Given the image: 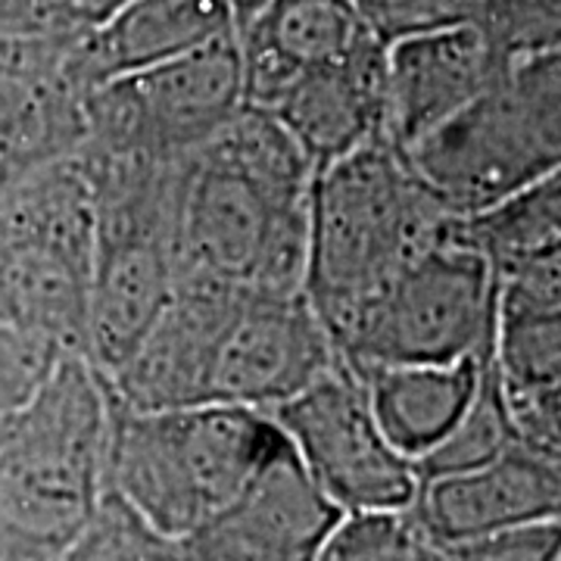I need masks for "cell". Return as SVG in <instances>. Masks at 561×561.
Returning a JSON list of instances; mask_svg holds the SVG:
<instances>
[{
  "label": "cell",
  "mask_w": 561,
  "mask_h": 561,
  "mask_svg": "<svg viewBox=\"0 0 561 561\" xmlns=\"http://www.w3.org/2000/svg\"><path fill=\"white\" fill-rule=\"evenodd\" d=\"M493 350L478 359L415 362V365H359L353 375L359 378L375 421L383 437L400 449L405 459H424L446 434L459 424L471 405L483 378L486 359Z\"/></svg>",
  "instance_id": "cell-18"
},
{
  "label": "cell",
  "mask_w": 561,
  "mask_h": 561,
  "mask_svg": "<svg viewBox=\"0 0 561 561\" xmlns=\"http://www.w3.org/2000/svg\"><path fill=\"white\" fill-rule=\"evenodd\" d=\"M378 41L356 0H262L238 25L243 103L268 106L294 79Z\"/></svg>",
  "instance_id": "cell-16"
},
{
  "label": "cell",
  "mask_w": 561,
  "mask_h": 561,
  "mask_svg": "<svg viewBox=\"0 0 561 561\" xmlns=\"http://www.w3.org/2000/svg\"><path fill=\"white\" fill-rule=\"evenodd\" d=\"M243 106L238 32L184 57L88 84L81 125L88 153L172 162L197 153Z\"/></svg>",
  "instance_id": "cell-8"
},
{
  "label": "cell",
  "mask_w": 561,
  "mask_h": 561,
  "mask_svg": "<svg viewBox=\"0 0 561 561\" xmlns=\"http://www.w3.org/2000/svg\"><path fill=\"white\" fill-rule=\"evenodd\" d=\"M62 353L69 350L38 334L0 324V419H7L38 390Z\"/></svg>",
  "instance_id": "cell-26"
},
{
  "label": "cell",
  "mask_w": 561,
  "mask_h": 561,
  "mask_svg": "<svg viewBox=\"0 0 561 561\" xmlns=\"http://www.w3.org/2000/svg\"><path fill=\"white\" fill-rule=\"evenodd\" d=\"M496 278L453 231L402 265L337 337L346 365H446L493 350Z\"/></svg>",
  "instance_id": "cell-7"
},
{
  "label": "cell",
  "mask_w": 561,
  "mask_h": 561,
  "mask_svg": "<svg viewBox=\"0 0 561 561\" xmlns=\"http://www.w3.org/2000/svg\"><path fill=\"white\" fill-rule=\"evenodd\" d=\"M341 518L280 440L219 512L172 540L175 561H316Z\"/></svg>",
  "instance_id": "cell-11"
},
{
  "label": "cell",
  "mask_w": 561,
  "mask_h": 561,
  "mask_svg": "<svg viewBox=\"0 0 561 561\" xmlns=\"http://www.w3.org/2000/svg\"><path fill=\"white\" fill-rule=\"evenodd\" d=\"M268 419L343 515L409 508L419 496L415 461L383 437L346 362Z\"/></svg>",
  "instance_id": "cell-9"
},
{
  "label": "cell",
  "mask_w": 561,
  "mask_h": 561,
  "mask_svg": "<svg viewBox=\"0 0 561 561\" xmlns=\"http://www.w3.org/2000/svg\"><path fill=\"white\" fill-rule=\"evenodd\" d=\"M94 194L81 160L0 184V324L84 356Z\"/></svg>",
  "instance_id": "cell-6"
},
{
  "label": "cell",
  "mask_w": 561,
  "mask_h": 561,
  "mask_svg": "<svg viewBox=\"0 0 561 561\" xmlns=\"http://www.w3.org/2000/svg\"><path fill=\"white\" fill-rule=\"evenodd\" d=\"M184 160L81 157L94 194L84 359L103 378L131 356L181 278Z\"/></svg>",
  "instance_id": "cell-4"
},
{
  "label": "cell",
  "mask_w": 561,
  "mask_h": 561,
  "mask_svg": "<svg viewBox=\"0 0 561 561\" xmlns=\"http://www.w3.org/2000/svg\"><path fill=\"white\" fill-rule=\"evenodd\" d=\"M515 427H518V440L524 446H530L561 465V400L540 409L530 419L518 421Z\"/></svg>",
  "instance_id": "cell-28"
},
{
  "label": "cell",
  "mask_w": 561,
  "mask_h": 561,
  "mask_svg": "<svg viewBox=\"0 0 561 561\" xmlns=\"http://www.w3.org/2000/svg\"><path fill=\"white\" fill-rule=\"evenodd\" d=\"M493 371L515 424L561 400V309L496 294Z\"/></svg>",
  "instance_id": "cell-20"
},
{
  "label": "cell",
  "mask_w": 561,
  "mask_h": 561,
  "mask_svg": "<svg viewBox=\"0 0 561 561\" xmlns=\"http://www.w3.org/2000/svg\"><path fill=\"white\" fill-rule=\"evenodd\" d=\"M515 443H518V427L508 412V402L502 397V387L493 371V356H490L478 393L465 409L459 424L446 434L440 446H434L424 459L415 461L419 481H434V478L481 468L486 461L500 459Z\"/></svg>",
  "instance_id": "cell-21"
},
{
  "label": "cell",
  "mask_w": 561,
  "mask_h": 561,
  "mask_svg": "<svg viewBox=\"0 0 561 561\" xmlns=\"http://www.w3.org/2000/svg\"><path fill=\"white\" fill-rule=\"evenodd\" d=\"M502 7H508V10H512V7H515V3H518V0H500Z\"/></svg>",
  "instance_id": "cell-29"
},
{
  "label": "cell",
  "mask_w": 561,
  "mask_h": 561,
  "mask_svg": "<svg viewBox=\"0 0 561 561\" xmlns=\"http://www.w3.org/2000/svg\"><path fill=\"white\" fill-rule=\"evenodd\" d=\"M556 561H561V549H559V556H556Z\"/></svg>",
  "instance_id": "cell-30"
},
{
  "label": "cell",
  "mask_w": 561,
  "mask_h": 561,
  "mask_svg": "<svg viewBox=\"0 0 561 561\" xmlns=\"http://www.w3.org/2000/svg\"><path fill=\"white\" fill-rule=\"evenodd\" d=\"M280 440L268 415L225 402L157 412L113 402L106 490L179 540L219 512Z\"/></svg>",
  "instance_id": "cell-5"
},
{
  "label": "cell",
  "mask_w": 561,
  "mask_h": 561,
  "mask_svg": "<svg viewBox=\"0 0 561 561\" xmlns=\"http://www.w3.org/2000/svg\"><path fill=\"white\" fill-rule=\"evenodd\" d=\"M508 50L481 25H449L387 44L383 138L393 147L453 119L500 79Z\"/></svg>",
  "instance_id": "cell-14"
},
{
  "label": "cell",
  "mask_w": 561,
  "mask_h": 561,
  "mask_svg": "<svg viewBox=\"0 0 561 561\" xmlns=\"http://www.w3.org/2000/svg\"><path fill=\"white\" fill-rule=\"evenodd\" d=\"M234 32L228 0H122L91 32L88 84L175 60Z\"/></svg>",
  "instance_id": "cell-19"
},
{
  "label": "cell",
  "mask_w": 561,
  "mask_h": 561,
  "mask_svg": "<svg viewBox=\"0 0 561 561\" xmlns=\"http://www.w3.org/2000/svg\"><path fill=\"white\" fill-rule=\"evenodd\" d=\"M247 290L228 280L181 272L162 312L131 356L103 378L113 402L135 412L213 402V381Z\"/></svg>",
  "instance_id": "cell-10"
},
{
  "label": "cell",
  "mask_w": 561,
  "mask_h": 561,
  "mask_svg": "<svg viewBox=\"0 0 561 561\" xmlns=\"http://www.w3.org/2000/svg\"><path fill=\"white\" fill-rule=\"evenodd\" d=\"M316 561H440V546L427 537L409 508L343 515Z\"/></svg>",
  "instance_id": "cell-23"
},
{
  "label": "cell",
  "mask_w": 561,
  "mask_h": 561,
  "mask_svg": "<svg viewBox=\"0 0 561 561\" xmlns=\"http://www.w3.org/2000/svg\"><path fill=\"white\" fill-rule=\"evenodd\" d=\"M412 515L437 546L561 524V465L518 440L481 468L421 481Z\"/></svg>",
  "instance_id": "cell-15"
},
{
  "label": "cell",
  "mask_w": 561,
  "mask_h": 561,
  "mask_svg": "<svg viewBox=\"0 0 561 561\" xmlns=\"http://www.w3.org/2000/svg\"><path fill=\"white\" fill-rule=\"evenodd\" d=\"M343 362L306 294L247 290L221 350L213 402L272 415Z\"/></svg>",
  "instance_id": "cell-13"
},
{
  "label": "cell",
  "mask_w": 561,
  "mask_h": 561,
  "mask_svg": "<svg viewBox=\"0 0 561 561\" xmlns=\"http://www.w3.org/2000/svg\"><path fill=\"white\" fill-rule=\"evenodd\" d=\"M356 7L383 47L449 25H481L496 35L502 16L508 13L500 0H356Z\"/></svg>",
  "instance_id": "cell-25"
},
{
  "label": "cell",
  "mask_w": 561,
  "mask_h": 561,
  "mask_svg": "<svg viewBox=\"0 0 561 561\" xmlns=\"http://www.w3.org/2000/svg\"><path fill=\"white\" fill-rule=\"evenodd\" d=\"M402 157L456 219L478 216L549 175L502 91V76Z\"/></svg>",
  "instance_id": "cell-12"
},
{
  "label": "cell",
  "mask_w": 561,
  "mask_h": 561,
  "mask_svg": "<svg viewBox=\"0 0 561 561\" xmlns=\"http://www.w3.org/2000/svg\"><path fill=\"white\" fill-rule=\"evenodd\" d=\"M453 221L387 138L316 169L302 294L334 343L402 265L453 231Z\"/></svg>",
  "instance_id": "cell-3"
},
{
  "label": "cell",
  "mask_w": 561,
  "mask_h": 561,
  "mask_svg": "<svg viewBox=\"0 0 561 561\" xmlns=\"http://www.w3.org/2000/svg\"><path fill=\"white\" fill-rule=\"evenodd\" d=\"M312 162L287 128L243 103L184 160L181 272L243 290L300 294L306 275Z\"/></svg>",
  "instance_id": "cell-1"
},
{
  "label": "cell",
  "mask_w": 561,
  "mask_h": 561,
  "mask_svg": "<svg viewBox=\"0 0 561 561\" xmlns=\"http://www.w3.org/2000/svg\"><path fill=\"white\" fill-rule=\"evenodd\" d=\"M561 549V524H530L478 540L440 546V561H556Z\"/></svg>",
  "instance_id": "cell-27"
},
{
  "label": "cell",
  "mask_w": 561,
  "mask_h": 561,
  "mask_svg": "<svg viewBox=\"0 0 561 561\" xmlns=\"http://www.w3.org/2000/svg\"><path fill=\"white\" fill-rule=\"evenodd\" d=\"M50 561H175V542L106 490L94 515Z\"/></svg>",
  "instance_id": "cell-24"
},
{
  "label": "cell",
  "mask_w": 561,
  "mask_h": 561,
  "mask_svg": "<svg viewBox=\"0 0 561 561\" xmlns=\"http://www.w3.org/2000/svg\"><path fill=\"white\" fill-rule=\"evenodd\" d=\"M113 400L81 353L0 419V561H50L106 493Z\"/></svg>",
  "instance_id": "cell-2"
},
{
  "label": "cell",
  "mask_w": 561,
  "mask_h": 561,
  "mask_svg": "<svg viewBox=\"0 0 561 561\" xmlns=\"http://www.w3.org/2000/svg\"><path fill=\"white\" fill-rule=\"evenodd\" d=\"M383 60L387 47L371 41L346 60L294 79L262 110L300 144L312 169L343 160L383 138Z\"/></svg>",
  "instance_id": "cell-17"
},
{
  "label": "cell",
  "mask_w": 561,
  "mask_h": 561,
  "mask_svg": "<svg viewBox=\"0 0 561 561\" xmlns=\"http://www.w3.org/2000/svg\"><path fill=\"white\" fill-rule=\"evenodd\" d=\"M502 91L549 175L561 172V44L512 54L502 69Z\"/></svg>",
  "instance_id": "cell-22"
}]
</instances>
